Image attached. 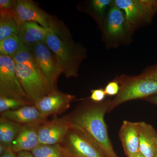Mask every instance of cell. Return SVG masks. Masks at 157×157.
<instances>
[{
  "label": "cell",
  "instance_id": "obj_1",
  "mask_svg": "<svg viewBox=\"0 0 157 157\" xmlns=\"http://www.w3.org/2000/svg\"><path fill=\"white\" fill-rule=\"evenodd\" d=\"M111 100L82 101L66 115L71 128L77 129L92 140L107 157H119L109 139L104 116Z\"/></svg>",
  "mask_w": 157,
  "mask_h": 157
},
{
  "label": "cell",
  "instance_id": "obj_2",
  "mask_svg": "<svg viewBox=\"0 0 157 157\" xmlns=\"http://www.w3.org/2000/svg\"><path fill=\"white\" fill-rule=\"evenodd\" d=\"M47 30L45 43L55 56L63 73L67 78L78 76L80 62L84 57L82 49L71 40L66 28Z\"/></svg>",
  "mask_w": 157,
  "mask_h": 157
},
{
  "label": "cell",
  "instance_id": "obj_3",
  "mask_svg": "<svg viewBox=\"0 0 157 157\" xmlns=\"http://www.w3.org/2000/svg\"><path fill=\"white\" fill-rule=\"evenodd\" d=\"M120 83L119 92L110 101L108 112L127 101L146 99L157 94V78L147 74L122 79Z\"/></svg>",
  "mask_w": 157,
  "mask_h": 157
},
{
  "label": "cell",
  "instance_id": "obj_4",
  "mask_svg": "<svg viewBox=\"0 0 157 157\" xmlns=\"http://www.w3.org/2000/svg\"><path fill=\"white\" fill-rule=\"evenodd\" d=\"M15 66L21 84L33 104L52 92L39 73L35 61L15 64Z\"/></svg>",
  "mask_w": 157,
  "mask_h": 157
},
{
  "label": "cell",
  "instance_id": "obj_5",
  "mask_svg": "<svg viewBox=\"0 0 157 157\" xmlns=\"http://www.w3.org/2000/svg\"><path fill=\"white\" fill-rule=\"evenodd\" d=\"M29 47L39 73L49 89L51 92L58 90V79L63 72L55 56L45 42H39Z\"/></svg>",
  "mask_w": 157,
  "mask_h": 157
},
{
  "label": "cell",
  "instance_id": "obj_6",
  "mask_svg": "<svg viewBox=\"0 0 157 157\" xmlns=\"http://www.w3.org/2000/svg\"><path fill=\"white\" fill-rule=\"evenodd\" d=\"M13 17L18 26L23 22L33 21L46 29L65 28L58 20L40 9L30 0L15 1Z\"/></svg>",
  "mask_w": 157,
  "mask_h": 157
},
{
  "label": "cell",
  "instance_id": "obj_7",
  "mask_svg": "<svg viewBox=\"0 0 157 157\" xmlns=\"http://www.w3.org/2000/svg\"><path fill=\"white\" fill-rule=\"evenodd\" d=\"M0 96L14 98L34 105L21 84L11 57L0 55Z\"/></svg>",
  "mask_w": 157,
  "mask_h": 157
},
{
  "label": "cell",
  "instance_id": "obj_8",
  "mask_svg": "<svg viewBox=\"0 0 157 157\" xmlns=\"http://www.w3.org/2000/svg\"><path fill=\"white\" fill-rule=\"evenodd\" d=\"M60 144L68 157H107L92 140L73 128H70Z\"/></svg>",
  "mask_w": 157,
  "mask_h": 157
},
{
  "label": "cell",
  "instance_id": "obj_9",
  "mask_svg": "<svg viewBox=\"0 0 157 157\" xmlns=\"http://www.w3.org/2000/svg\"><path fill=\"white\" fill-rule=\"evenodd\" d=\"M113 2L124 11L127 24L131 27L149 21L157 12V0H115Z\"/></svg>",
  "mask_w": 157,
  "mask_h": 157
},
{
  "label": "cell",
  "instance_id": "obj_10",
  "mask_svg": "<svg viewBox=\"0 0 157 157\" xmlns=\"http://www.w3.org/2000/svg\"><path fill=\"white\" fill-rule=\"evenodd\" d=\"M71 128L66 116L46 120L39 126L38 135L40 144L54 145L61 143Z\"/></svg>",
  "mask_w": 157,
  "mask_h": 157
},
{
  "label": "cell",
  "instance_id": "obj_11",
  "mask_svg": "<svg viewBox=\"0 0 157 157\" xmlns=\"http://www.w3.org/2000/svg\"><path fill=\"white\" fill-rule=\"evenodd\" d=\"M75 98V96L58 90L39 99L34 105L42 114L48 117L64 113L70 108V103Z\"/></svg>",
  "mask_w": 157,
  "mask_h": 157
},
{
  "label": "cell",
  "instance_id": "obj_12",
  "mask_svg": "<svg viewBox=\"0 0 157 157\" xmlns=\"http://www.w3.org/2000/svg\"><path fill=\"white\" fill-rule=\"evenodd\" d=\"M1 117L10 120L22 125H40L47 119V117L34 105H26L18 109L6 111L1 113Z\"/></svg>",
  "mask_w": 157,
  "mask_h": 157
},
{
  "label": "cell",
  "instance_id": "obj_13",
  "mask_svg": "<svg viewBox=\"0 0 157 157\" xmlns=\"http://www.w3.org/2000/svg\"><path fill=\"white\" fill-rule=\"evenodd\" d=\"M119 136L128 157H133L139 152L140 135L138 122L123 121Z\"/></svg>",
  "mask_w": 157,
  "mask_h": 157
},
{
  "label": "cell",
  "instance_id": "obj_14",
  "mask_svg": "<svg viewBox=\"0 0 157 157\" xmlns=\"http://www.w3.org/2000/svg\"><path fill=\"white\" fill-rule=\"evenodd\" d=\"M40 125H23L11 145L13 151L16 153L20 151L31 152L39 146L38 129Z\"/></svg>",
  "mask_w": 157,
  "mask_h": 157
},
{
  "label": "cell",
  "instance_id": "obj_15",
  "mask_svg": "<svg viewBox=\"0 0 157 157\" xmlns=\"http://www.w3.org/2000/svg\"><path fill=\"white\" fill-rule=\"evenodd\" d=\"M139 152L144 157H157V132L152 126L139 122Z\"/></svg>",
  "mask_w": 157,
  "mask_h": 157
},
{
  "label": "cell",
  "instance_id": "obj_16",
  "mask_svg": "<svg viewBox=\"0 0 157 157\" xmlns=\"http://www.w3.org/2000/svg\"><path fill=\"white\" fill-rule=\"evenodd\" d=\"M47 29L33 21H26L19 26L18 36L23 43L29 46L45 42Z\"/></svg>",
  "mask_w": 157,
  "mask_h": 157
},
{
  "label": "cell",
  "instance_id": "obj_17",
  "mask_svg": "<svg viewBox=\"0 0 157 157\" xmlns=\"http://www.w3.org/2000/svg\"><path fill=\"white\" fill-rule=\"evenodd\" d=\"M127 24L124 13L113 1L107 16V33L113 38L121 36L125 33Z\"/></svg>",
  "mask_w": 157,
  "mask_h": 157
},
{
  "label": "cell",
  "instance_id": "obj_18",
  "mask_svg": "<svg viewBox=\"0 0 157 157\" xmlns=\"http://www.w3.org/2000/svg\"><path fill=\"white\" fill-rule=\"evenodd\" d=\"M22 126L10 120L0 118V144L7 148L11 147Z\"/></svg>",
  "mask_w": 157,
  "mask_h": 157
},
{
  "label": "cell",
  "instance_id": "obj_19",
  "mask_svg": "<svg viewBox=\"0 0 157 157\" xmlns=\"http://www.w3.org/2000/svg\"><path fill=\"white\" fill-rule=\"evenodd\" d=\"M19 26L13 15L0 14V41L10 36L18 35Z\"/></svg>",
  "mask_w": 157,
  "mask_h": 157
},
{
  "label": "cell",
  "instance_id": "obj_20",
  "mask_svg": "<svg viewBox=\"0 0 157 157\" xmlns=\"http://www.w3.org/2000/svg\"><path fill=\"white\" fill-rule=\"evenodd\" d=\"M31 153L34 157H68L60 144L54 145L40 144Z\"/></svg>",
  "mask_w": 157,
  "mask_h": 157
},
{
  "label": "cell",
  "instance_id": "obj_21",
  "mask_svg": "<svg viewBox=\"0 0 157 157\" xmlns=\"http://www.w3.org/2000/svg\"><path fill=\"white\" fill-rule=\"evenodd\" d=\"M22 42L18 35L10 36L0 41V55L12 57L19 49Z\"/></svg>",
  "mask_w": 157,
  "mask_h": 157
},
{
  "label": "cell",
  "instance_id": "obj_22",
  "mask_svg": "<svg viewBox=\"0 0 157 157\" xmlns=\"http://www.w3.org/2000/svg\"><path fill=\"white\" fill-rule=\"evenodd\" d=\"M12 59L15 64H22L35 62L31 48L22 42L20 47Z\"/></svg>",
  "mask_w": 157,
  "mask_h": 157
},
{
  "label": "cell",
  "instance_id": "obj_23",
  "mask_svg": "<svg viewBox=\"0 0 157 157\" xmlns=\"http://www.w3.org/2000/svg\"><path fill=\"white\" fill-rule=\"evenodd\" d=\"M26 105H32L31 104L19 101L14 98L9 97L0 96V113L6 111L14 110L24 107Z\"/></svg>",
  "mask_w": 157,
  "mask_h": 157
},
{
  "label": "cell",
  "instance_id": "obj_24",
  "mask_svg": "<svg viewBox=\"0 0 157 157\" xmlns=\"http://www.w3.org/2000/svg\"><path fill=\"white\" fill-rule=\"evenodd\" d=\"M113 1L111 0H93L92 6L93 9L99 15H102L109 6H111Z\"/></svg>",
  "mask_w": 157,
  "mask_h": 157
},
{
  "label": "cell",
  "instance_id": "obj_25",
  "mask_svg": "<svg viewBox=\"0 0 157 157\" xmlns=\"http://www.w3.org/2000/svg\"><path fill=\"white\" fill-rule=\"evenodd\" d=\"M15 2L13 0H1L0 14H11L13 16Z\"/></svg>",
  "mask_w": 157,
  "mask_h": 157
},
{
  "label": "cell",
  "instance_id": "obj_26",
  "mask_svg": "<svg viewBox=\"0 0 157 157\" xmlns=\"http://www.w3.org/2000/svg\"><path fill=\"white\" fill-rule=\"evenodd\" d=\"M120 90V86L118 82L113 81L110 82L104 88L106 95L108 96L117 95Z\"/></svg>",
  "mask_w": 157,
  "mask_h": 157
},
{
  "label": "cell",
  "instance_id": "obj_27",
  "mask_svg": "<svg viewBox=\"0 0 157 157\" xmlns=\"http://www.w3.org/2000/svg\"><path fill=\"white\" fill-rule=\"evenodd\" d=\"M106 95L104 89H103L92 90L91 95L88 98L94 102H101L104 101Z\"/></svg>",
  "mask_w": 157,
  "mask_h": 157
},
{
  "label": "cell",
  "instance_id": "obj_28",
  "mask_svg": "<svg viewBox=\"0 0 157 157\" xmlns=\"http://www.w3.org/2000/svg\"><path fill=\"white\" fill-rule=\"evenodd\" d=\"M0 157H17V153L13 151L11 147H9Z\"/></svg>",
  "mask_w": 157,
  "mask_h": 157
},
{
  "label": "cell",
  "instance_id": "obj_29",
  "mask_svg": "<svg viewBox=\"0 0 157 157\" xmlns=\"http://www.w3.org/2000/svg\"><path fill=\"white\" fill-rule=\"evenodd\" d=\"M17 157H34L31 152L20 151L17 153Z\"/></svg>",
  "mask_w": 157,
  "mask_h": 157
},
{
  "label": "cell",
  "instance_id": "obj_30",
  "mask_svg": "<svg viewBox=\"0 0 157 157\" xmlns=\"http://www.w3.org/2000/svg\"><path fill=\"white\" fill-rule=\"evenodd\" d=\"M145 100H146L147 101H148V102H151L152 104L157 105V94L149 97Z\"/></svg>",
  "mask_w": 157,
  "mask_h": 157
},
{
  "label": "cell",
  "instance_id": "obj_31",
  "mask_svg": "<svg viewBox=\"0 0 157 157\" xmlns=\"http://www.w3.org/2000/svg\"><path fill=\"white\" fill-rule=\"evenodd\" d=\"M146 74L157 78V68H155L154 70H152L150 72L147 73Z\"/></svg>",
  "mask_w": 157,
  "mask_h": 157
},
{
  "label": "cell",
  "instance_id": "obj_32",
  "mask_svg": "<svg viewBox=\"0 0 157 157\" xmlns=\"http://www.w3.org/2000/svg\"><path fill=\"white\" fill-rule=\"evenodd\" d=\"M144 157V156L143 155L141 154V153L140 152H139L137 153V154H136L135 155L133 156V157Z\"/></svg>",
  "mask_w": 157,
  "mask_h": 157
}]
</instances>
